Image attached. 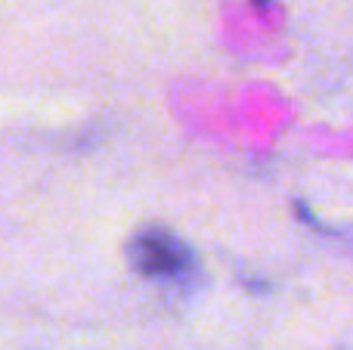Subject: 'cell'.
<instances>
[{
  "instance_id": "cell-1",
  "label": "cell",
  "mask_w": 353,
  "mask_h": 350,
  "mask_svg": "<svg viewBox=\"0 0 353 350\" xmlns=\"http://www.w3.org/2000/svg\"><path fill=\"white\" fill-rule=\"evenodd\" d=\"M128 264L137 276L171 289H192L201 279V264L192 245L165 227H146L128 242Z\"/></svg>"
},
{
  "instance_id": "cell-2",
  "label": "cell",
  "mask_w": 353,
  "mask_h": 350,
  "mask_svg": "<svg viewBox=\"0 0 353 350\" xmlns=\"http://www.w3.org/2000/svg\"><path fill=\"white\" fill-rule=\"evenodd\" d=\"M254 3H261V6H267V3H270V0H254Z\"/></svg>"
}]
</instances>
